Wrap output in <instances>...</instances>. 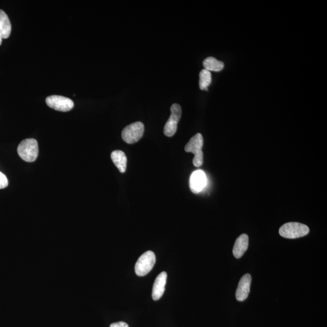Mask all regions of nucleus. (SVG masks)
<instances>
[{
  "mask_svg": "<svg viewBox=\"0 0 327 327\" xmlns=\"http://www.w3.org/2000/svg\"><path fill=\"white\" fill-rule=\"evenodd\" d=\"M17 151L19 156L24 161H35L38 155V142L33 138L24 140L19 144Z\"/></svg>",
  "mask_w": 327,
  "mask_h": 327,
  "instance_id": "nucleus-1",
  "label": "nucleus"
},
{
  "mask_svg": "<svg viewBox=\"0 0 327 327\" xmlns=\"http://www.w3.org/2000/svg\"><path fill=\"white\" fill-rule=\"evenodd\" d=\"M251 276L246 274L240 280L236 292V298L238 301H244L249 296L250 292Z\"/></svg>",
  "mask_w": 327,
  "mask_h": 327,
  "instance_id": "nucleus-9",
  "label": "nucleus"
},
{
  "mask_svg": "<svg viewBox=\"0 0 327 327\" xmlns=\"http://www.w3.org/2000/svg\"><path fill=\"white\" fill-rule=\"evenodd\" d=\"M8 179L4 174L0 171V189L5 188L8 186Z\"/></svg>",
  "mask_w": 327,
  "mask_h": 327,
  "instance_id": "nucleus-16",
  "label": "nucleus"
},
{
  "mask_svg": "<svg viewBox=\"0 0 327 327\" xmlns=\"http://www.w3.org/2000/svg\"><path fill=\"white\" fill-rule=\"evenodd\" d=\"M2 36H1V33H0V45H1V43H2Z\"/></svg>",
  "mask_w": 327,
  "mask_h": 327,
  "instance_id": "nucleus-18",
  "label": "nucleus"
},
{
  "mask_svg": "<svg viewBox=\"0 0 327 327\" xmlns=\"http://www.w3.org/2000/svg\"><path fill=\"white\" fill-rule=\"evenodd\" d=\"M309 232V228L306 225L299 222L286 223L280 229V236L287 239L299 238L306 236Z\"/></svg>",
  "mask_w": 327,
  "mask_h": 327,
  "instance_id": "nucleus-3",
  "label": "nucleus"
},
{
  "mask_svg": "<svg viewBox=\"0 0 327 327\" xmlns=\"http://www.w3.org/2000/svg\"><path fill=\"white\" fill-rule=\"evenodd\" d=\"M110 327H129L127 323L125 322H118L110 325Z\"/></svg>",
  "mask_w": 327,
  "mask_h": 327,
  "instance_id": "nucleus-17",
  "label": "nucleus"
},
{
  "mask_svg": "<svg viewBox=\"0 0 327 327\" xmlns=\"http://www.w3.org/2000/svg\"><path fill=\"white\" fill-rule=\"evenodd\" d=\"M11 31V24L8 16L3 11L0 10V33L2 39L8 38Z\"/></svg>",
  "mask_w": 327,
  "mask_h": 327,
  "instance_id": "nucleus-13",
  "label": "nucleus"
},
{
  "mask_svg": "<svg viewBox=\"0 0 327 327\" xmlns=\"http://www.w3.org/2000/svg\"><path fill=\"white\" fill-rule=\"evenodd\" d=\"M203 66L210 72H220L224 69V64L214 57H209L203 60Z\"/></svg>",
  "mask_w": 327,
  "mask_h": 327,
  "instance_id": "nucleus-14",
  "label": "nucleus"
},
{
  "mask_svg": "<svg viewBox=\"0 0 327 327\" xmlns=\"http://www.w3.org/2000/svg\"><path fill=\"white\" fill-rule=\"evenodd\" d=\"M167 274L165 271L161 272L157 276L155 280L152 290V298L154 300H157L163 295L165 286L167 282Z\"/></svg>",
  "mask_w": 327,
  "mask_h": 327,
  "instance_id": "nucleus-10",
  "label": "nucleus"
},
{
  "mask_svg": "<svg viewBox=\"0 0 327 327\" xmlns=\"http://www.w3.org/2000/svg\"><path fill=\"white\" fill-rule=\"evenodd\" d=\"M156 263V256L152 251H147L143 253L138 259L135 264V271L138 276L147 275L154 268Z\"/></svg>",
  "mask_w": 327,
  "mask_h": 327,
  "instance_id": "nucleus-4",
  "label": "nucleus"
},
{
  "mask_svg": "<svg viewBox=\"0 0 327 327\" xmlns=\"http://www.w3.org/2000/svg\"><path fill=\"white\" fill-rule=\"evenodd\" d=\"M212 82V74L211 72L206 69L201 70L200 73V81H199V86L202 91L205 90L207 91L208 86Z\"/></svg>",
  "mask_w": 327,
  "mask_h": 327,
  "instance_id": "nucleus-15",
  "label": "nucleus"
},
{
  "mask_svg": "<svg viewBox=\"0 0 327 327\" xmlns=\"http://www.w3.org/2000/svg\"><path fill=\"white\" fill-rule=\"evenodd\" d=\"M207 176L202 170H198L191 174L189 185L191 191L193 193H200L207 186Z\"/></svg>",
  "mask_w": 327,
  "mask_h": 327,
  "instance_id": "nucleus-8",
  "label": "nucleus"
},
{
  "mask_svg": "<svg viewBox=\"0 0 327 327\" xmlns=\"http://www.w3.org/2000/svg\"><path fill=\"white\" fill-rule=\"evenodd\" d=\"M249 236L246 234H242L237 237L233 249V253L235 258H241L244 255L245 252L248 249Z\"/></svg>",
  "mask_w": 327,
  "mask_h": 327,
  "instance_id": "nucleus-11",
  "label": "nucleus"
},
{
  "mask_svg": "<svg viewBox=\"0 0 327 327\" xmlns=\"http://www.w3.org/2000/svg\"><path fill=\"white\" fill-rule=\"evenodd\" d=\"M171 110V115L164 127V135L168 137H173L175 134L182 114L181 108L178 104H173Z\"/></svg>",
  "mask_w": 327,
  "mask_h": 327,
  "instance_id": "nucleus-6",
  "label": "nucleus"
},
{
  "mask_svg": "<svg viewBox=\"0 0 327 327\" xmlns=\"http://www.w3.org/2000/svg\"><path fill=\"white\" fill-rule=\"evenodd\" d=\"M144 132V125L141 122H136L126 126L122 134L124 141L132 144L137 142L142 137Z\"/></svg>",
  "mask_w": 327,
  "mask_h": 327,
  "instance_id": "nucleus-5",
  "label": "nucleus"
},
{
  "mask_svg": "<svg viewBox=\"0 0 327 327\" xmlns=\"http://www.w3.org/2000/svg\"><path fill=\"white\" fill-rule=\"evenodd\" d=\"M203 145L202 135L201 133H197L191 138L185 147L186 152H191L195 155L193 163L196 167H200L203 164V154L202 150Z\"/></svg>",
  "mask_w": 327,
  "mask_h": 327,
  "instance_id": "nucleus-2",
  "label": "nucleus"
},
{
  "mask_svg": "<svg viewBox=\"0 0 327 327\" xmlns=\"http://www.w3.org/2000/svg\"><path fill=\"white\" fill-rule=\"evenodd\" d=\"M46 103L49 108L60 111H70L74 106L72 99L59 95L48 96L46 99Z\"/></svg>",
  "mask_w": 327,
  "mask_h": 327,
  "instance_id": "nucleus-7",
  "label": "nucleus"
},
{
  "mask_svg": "<svg viewBox=\"0 0 327 327\" xmlns=\"http://www.w3.org/2000/svg\"><path fill=\"white\" fill-rule=\"evenodd\" d=\"M111 158L114 164L121 173H125L127 168V156L121 150H115L111 154Z\"/></svg>",
  "mask_w": 327,
  "mask_h": 327,
  "instance_id": "nucleus-12",
  "label": "nucleus"
}]
</instances>
